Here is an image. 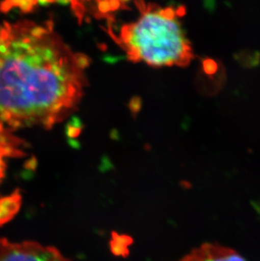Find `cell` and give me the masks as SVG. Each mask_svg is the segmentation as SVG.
<instances>
[{"label":"cell","instance_id":"1","mask_svg":"<svg viewBox=\"0 0 260 261\" xmlns=\"http://www.w3.org/2000/svg\"><path fill=\"white\" fill-rule=\"evenodd\" d=\"M90 60L51 21L0 25V123L51 128L73 114L87 86Z\"/></svg>","mask_w":260,"mask_h":261},{"label":"cell","instance_id":"2","mask_svg":"<svg viewBox=\"0 0 260 261\" xmlns=\"http://www.w3.org/2000/svg\"><path fill=\"white\" fill-rule=\"evenodd\" d=\"M136 18L110 35L130 61L155 68L185 66L193 59L191 45L179 12L172 7L146 5L135 0Z\"/></svg>","mask_w":260,"mask_h":261},{"label":"cell","instance_id":"3","mask_svg":"<svg viewBox=\"0 0 260 261\" xmlns=\"http://www.w3.org/2000/svg\"><path fill=\"white\" fill-rule=\"evenodd\" d=\"M0 261H70L55 247L0 239Z\"/></svg>","mask_w":260,"mask_h":261},{"label":"cell","instance_id":"4","mask_svg":"<svg viewBox=\"0 0 260 261\" xmlns=\"http://www.w3.org/2000/svg\"><path fill=\"white\" fill-rule=\"evenodd\" d=\"M14 132L0 123V182L6 173L8 161L25 155V142Z\"/></svg>","mask_w":260,"mask_h":261},{"label":"cell","instance_id":"5","mask_svg":"<svg viewBox=\"0 0 260 261\" xmlns=\"http://www.w3.org/2000/svg\"><path fill=\"white\" fill-rule=\"evenodd\" d=\"M179 261H246L234 249L217 244H204L193 249Z\"/></svg>","mask_w":260,"mask_h":261},{"label":"cell","instance_id":"6","mask_svg":"<svg viewBox=\"0 0 260 261\" xmlns=\"http://www.w3.org/2000/svg\"><path fill=\"white\" fill-rule=\"evenodd\" d=\"M22 204V195L16 190L10 195H0V227L17 215Z\"/></svg>","mask_w":260,"mask_h":261},{"label":"cell","instance_id":"7","mask_svg":"<svg viewBox=\"0 0 260 261\" xmlns=\"http://www.w3.org/2000/svg\"><path fill=\"white\" fill-rule=\"evenodd\" d=\"M132 243V239L129 236L113 232L110 242L111 251L116 256H127L129 254V246Z\"/></svg>","mask_w":260,"mask_h":261},{"label":"cell","instance_id":"8","mask_svg":"<svg viewBox=\"0 0 260 261\" xmlns=\"http://www.w3.org/2000/svg\"><path fill=\"white\" fill-rule=\"evenodd\" d=\"M238 59L245 67L257 66L259 64L260 55L256 52H243L238 55Z\"/></svg>","mask_w":260,"mask_h":261},{"label":"cell","instance_id":"9","mask_svg":"<svg viewBox=\"0 0 260 261\" xmlns=\"http://www.w3.org/2000/svg\"><path fill=\"white\" fill-rule=\"evenodd\" d=\"M204 6L209 12H213L216 9V0H204Z\"/></svg>","mask_w":260,"mask_h":261}]
</instances>
